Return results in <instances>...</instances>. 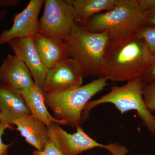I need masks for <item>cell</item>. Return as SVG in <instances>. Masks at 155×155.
<instances>
[{"mask_svg": "<svg viewBox=\"0 0 155 155\" xmlns=\"http://www.w3.org/2000/svg\"><path fill=\"white\" fill-rule=\"evenodd\" d=\"M12 128L10 125L7 123L0 122V155H8V149L14 142L6 144L3 142L2 136L5 133V131L8 128Z\"/></svg>", "mask_w": 155, "mask_h": 155, "instance_id": "cell-20", "label": "cell"}, {"mask_svg": "<svg viewBox=\"0 0 155 155\" xmlns=\"http://www.w3.org/2000/svg\"><path fill=\"white\" fill-rule=\"evenodd\" d=\"M107 80L102 76L85 85L66 90L45 93V104L56 118L64 121L66 125L73 127L81 126L84 122L83 112L92 97L104 89Z\"/></svg>", "mask_w": 155, "mask_h": 155, "instance_id": "cell-4", "label": "cell"}, {"mask_svg": "<svg viewBox=\"0 0 155 155\" xmlns=\"http://www.w3.org/2000/svg\"><path fill=\"white\" fill-rule=\"evenodd\" d=\"M155 56L145 42L135 35L125 41L108 45L102 76L114 82L142 77L152 64Z\"/></svg>", "mask_w": 155, "mask_h": 155, "instance_id": "cell-1", "label": "cell"}, {"mask_svg": "<svg viewBox=\"0 0 155 155\" xmlns=\"http://www.w3.org/2000/svg\"><path fill=\"white\" fill-rule=\"evenodd\" d=\"M32 155H64L54 143L49 140L44 149L41 151L35 150Z\"/></svg>", "mask_w": 155, "mask_h": 155, "instance_id": "cell-19", "label": "cell"}, {"mask_svg": "<svg viewBox=\"0 0 155 155\" xmlns=\"http://www.w3.org/2000/svg\"><path fill=\"white\" fill-rule=\"evenodd\" d=\"M145 85L142 78L139 77L127 81L123 86L112 87L107 94L87 103L83 112L84 121L88 119L89 112L95 107L110 103L114 104L122 114L136 111L142 125L151 135L155 137V116L147 107L143 96Z\"/></svg>", "mask_w": 155, "mask_h": 155, "instance_id": "cell-5", "label": "cell"}, {"mask_svg": "<svg viewBox=\"0 0 155 155\" xmlns=\"http://www.w3.org/2000/svg\"><path fill=\"white\" fill-rule=\"evenodd\" d=\"M0 112L2 119L12 127L15 119L31 115L21 92L0 83Z\"/></svg>", "mask_w": 155, "mask_h": 155, "instance_id": "cell-13", "label": "cell"}, {"mask_svg": "<svg viewBox=\"0 0 155 155\" xmlns=\"http://www.w3.org/2000/svg\"><path fill=\"white\" fill-rule=\"evenodd\" d=\"M74 11L75 21L83 25L97 14L110 11L116 0H69Z\"/></svg>", "mask_w": 155, "mask_h": 155, "instance_id": "cell-16", "label": "cell"}, {"mask_svg": "<svg viewBox=\"0 0 155 155\" xmlns=\"http://www.w3.org/2000/svg\"><path fill=\"white\" fill-rule=\"evenodd\" d=\"M142 78L145 84L155 81V56L151 66Z\"/></svg>", "mask_w": 155, "mask_h": 155, "instance_id": "cell-22", "label": "cell"}, {"mask_svg": "<svg viewBox=\"0 0 155 155\" xmlns=\"http://www.w3.org/2000/svg\"><path fill=\"white\" fill-rule=\"evenodd\" d=\"M147 15L137 0H116L113 9L95 15L80 25L92 32H105L108 45L114 44L136 35L145 25Z\"/></svg>", "mask_w": 155, "mask_h": 155, "instance_id": "cell-2", "label": "cell"}, {"mask_svg": "<svg viewBox=\"0 0 155 155\" xmlns=\"http://www.w3.org/2000/svg\"><path fill=\"white\" fill-rule=\"evenodd\" d=\"M20 2V0H0V9L2 8H15Z\"/></svg>", "mask_w": 155, "mask_h": 155, "instance_id": "cell-23", "label": "cell"}, {"mask_svg": "<svg viewBox=\"0 0 155 155\" xmlns=\"http://www.w3.org/2000/svg\"><path fill=\"white\" fill-rule=\"evenodd\" d=\"M44 6L38 32L65 42L76 23L72 5L69 0H45Z\"/></svg>", "mask_w": 155, "mask_h": 155, "instance_id": "cell-6", "label": "cell"}, {"mask_svg": "<svg viewBox=\"0 0 155 155\" xmlns=\"http://www.w3.org/2000/svg\"><path fill=\"white\" fill-rule=\"evenodd\" d=\"M7 14V9L5 8L0 9V22L6 17Z\"/></svg>", "mask_w": 155, "mask_h": 155, "instance_id": "cell-25", "label": "cell"}, {"mask_svg": "<svg viewBox=\"0 0 155 155\" xmlns=\"http://www.w3.org/2000/svg\"><path fill=\"white\" fill-rule=\"evenodd\" d=\"M49 140L64 155H78L97 147V142L91 137L81 126L73 134L68 133L59 124L53 123L48 127Z\"/></svg>", "mask_w": 155, "mask_h": 155, "instance_id": "cell-7", "label": "cell"}, {"mask_svg": "<svg viewBox=\"0 0 155 155\" xmlns=\"http://www.w3.org/2000/svg\"><path fill=\"white\" fill-rule=\"evenodd\" d=\"M140 8L147 14L155 9V0H137Z\"/></svg>", "mask_w": 155, "mask_h": 155, "instance_id": "cell-21", "label": "cell"}, {"mask_svg": "<svg viewBox=\"0 0 155 155\" xmlns=\"http://www.w3.org/2000/svg\"><path fill=\"white\" fill-rule=\"evenodd\" d=\"M20 92L31 115L47 127L53 123L66 125L64 121L53 117L48 111L42 89L34 84Z\"/></svg>", "mask_w": 155, "mask_h": 155, "instance_id": "cell-15", "label": "cell"}, {"mask_svg": "<svg viewBox=\"0 0 155 155\" xmlns=\"http://www.w3.org/2000/svg\"><path fill=\"white\" fill-rule=\"evenodd\" d=\"M83 75L74 60L69 58L48 70L42 90L52 93L82 85Z\"/></svg>", "mask_w": 155, "mask_h": 155, "instance_id": "cell-9", "label": "cell"}, {"mask_svg": "<svg viewBox=\"0 0 155 155\" xmlns=\"http://www.w3.org/2000/svg\"><path fill=\"white\" fill-rule=\"evenodd\" d=\"M44 0H31L23 11L16 14L10 29L0 34V46L15 38L32 36L38 32V17Z\"/></svg>", "mask_w": 155, "mask_h": 155, "instance_id": "cell-8", "label": "cell"}, {"mask_svg": "<svg viewBox=\"0 0 155 155\" xmlns=\"http://www.w3.org/2000/svg\"><path fill=\"white\" fill-rule=\"evenodd\" d=\"M144 25H155V9L147 14Z\"/></svg>", "mask_w": 155, "mask_h": 155, "instance_id": "cell-24", "label": "cell"}, {"mask_svg": "<svg viewBox=\"0 0 155 155\" xmlns=\"http://www.w3.org/2000/svg\"><path fill=\"white\" fill-rule=\"evenodd\" d=\"M0 83L20 91L35 84L24 62L11 54L0 66Z\"/></svg>", "mask_w": 155, "mask_h": 155, "instance_id": "cell-11", "label": "cell"}, {"mask_svg": "<svg viewBox=\"0 0 155 155\" xmlns=\"http://www.w3.org/2000/svg\"><path fill=\"white\" fill-rule=\"evenodd\" d=\"M13 124L28 144L41 151L49 140L48 127L32 115L23 116L13 121Z\"/></svg>", "mask_w": 155, "mask_h": 155, "instance_id": "cell-14", "label": "cell"}, {"mask_svg": "<svg viewBox=\"0 0 155 155\" xmlns=\"http://www.w3.org/2000/svg\"><path fill=\"white\" fill-rule=\"evenodd\" d=\"M143 96L149 110L152 113H155V81L145 85Z\"/></svg>", "mask_w": 155, "mask_h": 155, "instance_id": "cell-18", "label": "cell"}, {"mask_svg": "<svg viewBox=\"0 0 155 155\" xmlns=\"http://www.w3.org/2000/svg\"><path fill=\"white\" fill-rule=\"evenodd\" d=\"M65 43L69 58L77 63L84 78L102 77L108 45L105 32L89 31L76 23Z\"/></svg>", "mask_w": 155, "mask_h": 155, "instance_id": "cell-3", "label": "cell"}, {"mask_svg": "<svg viewBox=\"0 0 155 155\" xmlns=\"http://www.w3.org/2000/svg\"><path fill=\"white\" fill-rule=\"evenodd\" d=\"M14 53V55L24 62L33 78L35 84L42 89L48 69L41 61L32 36L15 38L8 43Z\"/></svg>", "mask_w": 155, "mask_h": 155, "instance_id": "cell-10", "label": "cell"}, {"mask_svg": "<svg viewBox=\"0 0 155 155\" xmlns=\"http://www.w3.org/2000/svg\"><path fill=\"white\" fill-rule=\"evenodd\" d=\"M32 37L40 59L48 69L69 58L65 42L39 32Z\"/></svg>", "mask_w": 155, "mask_h": 155, "instance_id": "cell-12", "label": "cell"}, {"mask_svg": "<svg viewBox=\"0 0 155 155\" xmlns=\"http://www.w3.org/2000/svg\"><path fill=\"white\" fill-rule=\"evenodd\" d=\"M137 35L145 42L151 52L155 56V25H144Z\"/></svg>", "mask_w": 155, "mask_h": 155, "instance_id": "cell-17", "label": "cell"}, {"mask_svg": "<svg viewBox=\"0 0 155 155\" xmlns=\"http://www.w3.org/2000/svg\"><path fill=\"white\" fill-rule=\"evenodd\" d=\"M1 119H2V115H1V112H0V121H1Z\"/></svg>", "mask_w": 155, "mask_h": 155, "instance_id": "cell-26", "label": "cell"}]
</instances>
